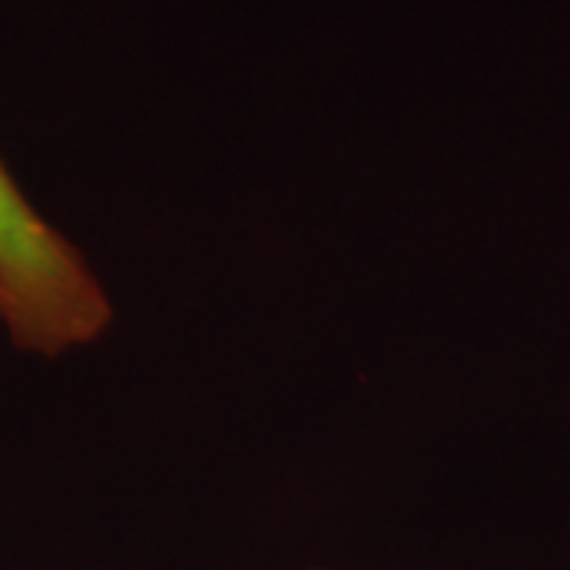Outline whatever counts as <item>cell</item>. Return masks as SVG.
<instances>
[{"mask_svg": "<svg viewBox=\"0 0 570 570\" xmlns=\"http://www.w3.org/2000/svg\"><path fill=\"white\" fill-rule=\"evenodd\" d=\"M0 324L10 343L61 358L99 343L115 324L102 279L77 247L41 216L0 163Z\"/></svg>", "mask_w": 570, "mask_h": 570, "instance_id": "cell-1", "label": "cell"}, {"mask_svg": "<svg viewBox=\"0 0 570 570\" xmlns=\"http://www.w3.org/2000/svg\"><path fill=\"white\" fill-rule=\"evenodd\" d=\"M314 570H326V568H314Z\"/></svg>", "mask_w": 570, "mask_h": 570, "instance_id": "cell-2", "label": "cell"}]
</instances>
